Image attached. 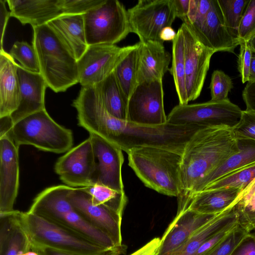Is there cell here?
I'll list each match as a JSON object with an SVG mask.
<instances>
[{"mask_svg": "<svg viewBox=\"0 0 255 255\" xmlns=\"http://www.w3.org/2000/svg\"><path fill=\"white\" fill-rule=\"evenodd\" d=\"M78 61L88 47L83 14H62L47 23Z\"/></svg>", "mask_w": 255, "mask_h": 255, "instance_id": "cb8c5ba5", "label": "cell"}, {"mask_svg": "<svg viewBox=\"0 0 255 255\" xmlns=\"http://www.w3.org/2000/svg\"><path fill=\"white\" fill-rule=\"evenodd\" d=\"M57 223L65 225L89 241L105 248L111 249L118 247L108 234L88 222L75 210L66 214L62 221Z\"/></svg>", "mask_w": 255, "mask_h": 255, "instance_id": "f1b7e54d", "label": "cell"}, {"mask_svg": "<svg viewBox=\"0 0 255 255\" xmlns=\"http://www.w3.org/2000/svg\"><path fill=\"white\" fill-rule=\"evenodd\" d=\"M236 225L223 230L210 237L202 245L195 255H207L208 254Z\"/></svg>", "mask_w": 255, "mask_h": 255, "instance_id": "7bdbcfd3", "label": "cell"}, {"mask_svg": "<svg viewBox=\"0 0 255 255\" xmlns=\"http://www.w3.org/2000/svg\"><path fill=\"white\" fill-rule=\"evenodd\" d=\"M239 39L248 42L255 36V0H250L239 27Z\"/></svg>", "mask_w": 255, "mask_h": 255, "instance_id": "f35d334b", "label": "cell"}, {"mask_svg": "<svg viewBox=\"0 0 255 255\" xmlns=\"http://www.w3.org/2000/svg\"><path fill=\"white\" fill-rule=\"evenodd\" d=\"M191 0H173L176 17L181 20L187 16Z\"/></svg>", "mask_w": 255, "mask_h": 255, "instance_id": "c3c4849f", "label": "cell"}, {"mask_svg": "<svg viewBox=\"0 0 255 255\" xmlns=\"http://www.w3.org/2000/svg\"><path fill=\"white\" fill-rule=\"evenodd\" d=\"M6 0H0V50L3 49V39L6 28V26L10 16V12H9L6 7L5 3Z\"/></svg>", "mask_w": 255, "mask_h": 255, "instance_id": "7dc6e473", "label": "cell"}, {"mask_svg": "<svg viewBox=\"0 0 255 255\" xmlns=\"http://www.w3.org/2000/svg\"><path fill=\"white\" fill-rule=\"evenodd\" d=\"M103 0H58L62 14H84L98 6Z\"/></svg>", "mask_w": 255, "mask_h": 255, "instance_id": "ab89813d", "label": "cell"}, {"mask_svg": "<svg viewBox=\"0 0 255 255\" xmlns=\"http://www.w3.org/2000/svg\"><path fill=\"white\" fill-rule=\"evenodd\" d=\"M172 64L169 71L172 75L180 105L188 104L184 58V41L180 28L172 42Z\"/></svg>", "mask_w": 255, "mask_h": 255, "instance_id": "4dcf8cb0", "label": "cell"}, {"mask_svg": "<svg viewBox=\"0 0 255 255\" xmlns=\"http://www.w3.org/2000/svg\"><path fill=\"white\" fill-rule=\"evenodd\" d=\"M238 223L234 206L215 216L211 220L193 234L173 255H195V253L210 237Z\"/></svg>", "mask_w": 255, "mask_h": 255, "instance_id": "4316f807", "label": "cell"}, {"mask_svg": "<svg viewBox=\"0 0 255 255\" xmlns=\"http://www.w3.org/2000/svg\"><path fill=\"white\" fill-rule=\"evenodd\" d=\"M0 137L6 135L14 124L10 116L0 118Z\"/></svg>", "mask_w": 255, "mask_h": 255, "instance_id": "681fc988", "label": "cell"}, {"mask_svg": "<svg viewBox=\"0 0 255 255\" xmlns=\"http://www.w3.org/2000/svg\"><path fill=\"white\" fill-rule=\"evenodd\" d=\"M216 215L203 214L188 208L177 210L160 239L157 255H173L193 234Z\"/></svg>", "mask_w": 255, "mask_h": 255, "instance_id": "9a60e30c", "label": "cell"}, {"mask_svg": "<svg viewBox=\"0 0 255 255\" xmlns=\"http://www.w3.org/2000/svg\"><path fill=\"white\" fill-rule=\"evenodd\" d=\"M163 96L162 80L138 84L128 101L127 121L148 126L166 124Z\"/></svg>", "mask_w": 255, "mask_h": 255, "instance_id": "30bf717a", "label": "cell"}, {"mask_svg": "<svg viewBox=\"0 0 255 255\" xmlns=\"http://www.w3.org/2000/svg\"><path fill=\"white\" fill-rule=\"evenodd\" d=\"M83 18L88 46L116 45L131 32L128 10L118 0H103Z\"/></svg>", "mask_w": 255, "mask_h": 255, "instance_id": "8992f818", "label": "cell"}, {"mask_svg": "<svg viewBox=\"0 0 255 255\" xmlns=\"http://www.w3.org/2000/svg\"><path fill=\"white\" fill-rule=\"evenodd\" d=\"M32 28V45L47 87L62 92L79 83L77 60L54 31L47 24Z\"/></svg>", "mask_w": 255, "mask_h": 255, "instance_id": "7a4b0ae2", "label": "cell"}, {"mask_svg": "<svg viewBox=\"0 0 255 255\" xmlns=\"http://www.w3.org/2000/svg\"><path fill=\"white\" fill-rule=\"evenodd\" d=\"M17 255H23V254H17Z\"/></svg>", "mask_w": 255, "mask_h": 255, "instance_id": "11a10c76", "label": "cell"}, {"mask_svg": "<svg viewBox=\"0 0 255 255\" xmlns=\"http://www.w3.org/2000/svg\"><path fill=\"white\" fill-rule=\"evenodd\" d=\"M255 179V163L237 170L219 178L207 186L203 190L233 188L243 191Z\"/></svg>", "mask_w": 255, "mask_h": 255, "instance_id": "836d02e7", "label": "cell"}, {"mask_svg": "<svg viewBox=\"0 0 255 255\" xmlns=\"http://www.w3.org/2000/svg\"><path fill=\"white\" fill-rule=\"evenodd\" d=\"M21 212L0 213V255H17L31 250L21 220Z\"/></svg>", "mask_w": 255, "mask_h": 255, "instance_id": "603a6c76", "label": "cell"}, {"mask_svg": "<svg viewBox=\"0 0 255 255\" xmlns=\"http://www.w3.org/2000/svg\"><path fill=\"white\" fill-rule=\"evenodd\" d=\"M128 13L131 32L141 42H161L160 31L171 26L176 17L173 0H139Z\"/></svg>", "mask_w": 255, "mask_h": 255, "instance_id": "ba28073f", "label": "cell"}, {"mask_svg": "<svg viewBox=\"0 0 255 255\" xmlns=\"http://www.w3.org/2000/svg\"><path fill=\"white\" fill-rule=\"evenodd\" d=\"M250 0H217L225 24L231 34L239 39V27Z\"/></svg>", "mask_w": 255, "mask_h": 255, "instance_id": "d6a6232c", "label": "cell"}, {"mask_svg": "<svg viewBox=\"0 0 255 255\" xmlns=\"http://www.w3.org/2000/svg\"><path fill=\"white\" fill-rule=\"evenodd\" d=\"M139 41L119 63L114 70L119 84L128 100L138 84V64Z\"/></svg>", "mask_w": 255, "mask_h": 255, "instance_id": "f546056e", "label": "cell"}, {"mask_svg": "<svg viewBox=\"0 0 255 255\" xmlns=\"http://www.w3.org/2000/svg\"><path fill=\"white\" fill-rule=\"evenodd\" d=\"M242 110L229 99L210 100L202 103L174 107L167 117V123L179 126L200 127L225 126L234 128L238 123Z\"/></svg>", "mask_w": 255, "mask_h": 255, "instance_id": "52a82bcc", "label": "cell"}, {"mask_svg": "<svg viewBox=\"0 0 255 255\" xmlns=\"http://www.w3.org/2000/svg\"><path fill=\"white\" fill-rule=\"evenodd\" d=\"M83 188L90 195L94 204L104 206L123 216L128 202L125 192L118 191L99 184Z\"/></svg>", "mask_w": 255, "mask_h": 255, "instance_id": "1f68e13d", "label": "cell"}, {"mask_svg": "<svg viewBox=\"0 0 255 255\" xmlns=\"http://www.w3.org/2000/svg\"><path fill=\"white\" fill-rule=\"evenodd\" d=\"M20 101L17 109L10 115L13 124L22 119L45 109V93L47 83L40 73L28 71L17 64Z\"/></svg>", "mask_w": 255, "mask_h": 255, "instance_id": "e0dca14e", "label": "cell"}, {"mask_svg": "<svg viewBox=\"0 0 255 255\" xmlns=\"http://www.w3.org/2000/svg\"><path fill=\"white\" fill-rule=\"evenodd\" d=\"M67 199L75 211L88 222L108 234L118 246L122 245V216L115 211L92 203L83 187L72 188Z\"/></svg>", "mask_w": 255, "mask_h": 255, "instance_id": "5bb4252c", "label": "cell"}, {"mask_svg": "<svg viewBox=\"0 0 255 255\" xmlns=\"http://www.w3.org/2000/svg\"><path fill=\"white\" fill-rule=\"evenodd\" d=\"M132 45L98 44L89 46L77 61L78 81L82 87L97 85L112 72Z\"/></svg>", "mask_w": 255, "mask_h": 255, "instance_id": "9c48e42d", "label": "cell"}, {"mask_svg": "<svg viewBox=\"0 0 255 255\" xmlns=\"http://www.w3.org/2000/svg\"><path fill=\"white\" fill-rule=\"evenodd\" d=\"M248 43L252 52L255 53V36L250 39Z\"/></svg>", "mask_w": 255, "mask_h": 255, "instance_id": "f5cc1de1", "label": "cell"}, {"mask_svg": "<svg viewBox=\"0 0 255 255\" xmlns=\"http://www.w3.org/2000/svg\"><path fill=\"white\" fill-rule=\"evenodd\" d=\"M10 16L23 25L41 26L62 15L58 0H6Z\"/></svg>", "mask_w": 255, "mask_h": 255, "instance_id": "ffe728a7", "label": "cell"}, {"mask_svg": "<svg viewBox=\"0 0 255 255\" xmlns=\"http://www.w3.org/2000/svg\"><path fill=\"white\" fill-rule=\"evenodd\" d=\"M138 64V84L146 81L162 80L169 71L172 55L160 41L140 42Z\"/></svg>", "mask_w": 255, "mask_h": 255, "instance_id": "d6986e66", "label": "cell"}, {"mask_svg": "<svg viewBox=\"0 0 255 255\" xmlns=\"http://www.w3.org/2000/svg\"><path fill=\"white\" fill-rule=\"evenodd\" d=\"M23 255H39L37 252L30 251L23 254Z\"/></svg>", "mask_w": 255, "mask_h": 255, "instance_id": "db71d44e", "label": "cell"}, {"mask_svg": "<svg viewBox=\"0 0 255 255\" xmlns=\"http://www.w3.org/2000/svg\"><path fill=\"white\" fill-rule=\"evenodd\" d=\"M96 160L89 137L60 157L54 169L60 179L71 187L92 185Z\"/></svg>", "mask_w": 255, "mask_h": 255, "instance_id": "7c38bea8", "label": "cell"}, {"mask_svg": "<svg viewBox=\"0 0 255 255\" xmlns=\"http://www.w3.org/2000/svg\"><path fill=\"white\" fill-rule=\"evenodd\" d=\"M96 86L108 112L117 119L127 121L128 100L119 84L115 72Z\"/></svg>", "mask_w": 255, "mask_h": 255, "instance_id": "83f0119b", "label": "cell"}, {"mask_svg": "<svg viewBox=\"0 0 255 255\" xmlns=\"http://www.w3.org/2000/svg\"><path fill=\"white\" fill-rule=\"evenodd\" d=\"M233 88L232 80L228 75L221 70L214 71L209 86L211 100L223 101L228 99V93Z\"/></svg>", "mask_w": 255, "mask_h": 255, "instance_id": "8d00e7d4", "label": "cell"}, {"mask_svg": "<svg viewBox=\"0 0 255 255\" xmlns=\"http://www.w3.org/2000/svg\"><path fill=\"white\" fill-rule=\"evenodd\" d=\"M238 151L232 128L214 126L197 130L182 154L177 210L187 208L200 182Z\"/></svg>", "mask_w": 255, "mask_h": 255, "instance_id": "6da1fadb", "label": "cell"}, {"mask_svg": "<svg viewBox=\"0 0 255 255\" xmlns=\"http://www.w3.org/2000/svg\"><path fill=\"white\" fill-rule=\"evenodd\" d=\"M18 149L7 137H0V213L14 210L19 187Z\"/></svg>", "mask_w": 255, "mask_h": 255, "instance_id": "2e32d148", "label": "cell"}, {"mask_svg": "<svg viewBox=\"0 0 255 255\" xmlns=\"http://www.w3.org/2000/svg\"><path fill=\"white\" fill-rule=\"evenodd\" d=\"M242 97L246 110L255 112V82H248L243 91Z\"/></svg>", "mask_w": 255, "mask_h": 255, "instance_id": "f6af8a7d", "label": "cell"}, {"mask_svg": "<svg viewBox=\"0 0 255 255\" xmlns=\"http://www.w3.org/2000/svg\"><path fill=\"white\" fill-rule=\"evenodd\" d=\"M193 34L205 46L215 52L234 53L240 40L234 37L226 27L217 0H212L210 9L198 30Z\"/></svg>", "mask_w": 255, "mask_h": 255, "instance_id": "ac0fdd59", "label": "cell"}, {"mask_svg": "<svg viewBox=\"0 0 255 255\" xmlns=\"http://www.w3.org/2000/svg\"><path fill=\"white\" fill-rule=\"evenodd\" d=\"M160 238H154L130 255H157Z\"/></svg>", "mask_w": 255, "mask_h": 255, "instance_id": "bcb514c9", "label": "cell"}, {"mask_svg": "<svg viewBox=\"0 0 255 255\" xmlns=\"http://www.w3.org/2000/svg\"><path fill=\"white\" fill-rule=\"evenodd\" d=\"M127 247L125 245L117 247L103 255H121L125 254ZM32 251L37 252L39 255H73L57 250L47 247H39Z\"/></svg>", "mask_w": 255, "mask_h": 255, "instance_id": "ee69618b", "label": "cell"}, {"mask_svg": "<svg viewBox=\"0 0 255 255\" xmlns=\"http://www.w3.org/2000/svg\"><path fill=\"white\" fill-rule=\"evenodd\" d=\"M72 188L60 185L46 188L34 199L27 212L61 222L66 214L75 210L67 199Z\"/></svg>", "mask_w": 255, "mask_h": 255, "instance_id": "44dd1931", "label": "cell"}, {"mask_svg": "<svg viewBox=\"0 0 255 255\" xmlns=\"http://www.w3.org/2000/svg\"><path fill=\"white\" fill-rule=\"evenodd\" d=\"M231 255H255V232L246 234Z\"/></svg>", "mask_w": 255, "mask_h": 255, "instance_id": "b9f144b4", "label": "cell"}, {"mask_svg": "<svg viewBox=\"0 0 255 255\" xmlns=\"http://www.w3.org/2000/svg\"><path fill=\"white\" fill-rule=\"evenodd\" d=\"M177 35V33L171 26L163 28L159 33V39L163 43L164 41H173Z\"/></svg>", "mask_w": 255, "mask_h": 255, "instance_id": "f907efd6", "label": "cell"}, {"mask_svg": "<svg viewBox=\"0 0 255 255\" xmlns=\"http://www.w3.org/2000/svg\"><path fill=\"white\" fill-rule=\"evenodd\" d=\"M237 140L239 151L230 156L222 164L204 177L199 183L194 195L219 178L255 163V140L245 138Z\"/></svg>", "mask_w": 255, "mask_h": 255, "instance_id": "484cf974", "label": "cell"}, {"mask_svg": "<svg viewBox=\"0 0 255 255\" xmlns=\"http://www.w3.org/2000/svg\"><path fill=\"white\" fill-rule=\"evenodd\" d=\"M248 233L245 228L238 223L207 255H231L240 242Z\"/></svg>", "mask_w": 255, "mask_h": 255, "instance_id": "d590c367", "label": "cell"}, {"mask_svg": "<svg viewBox=\"0 0 255 255\" xmlns=\"http://www.w3.org/2000/svg\"><path fill=\"white\" fill-rule=\"evenodd\" d=\"M249 82H255V55L252 58Z\"/></svg>", "mask_w": 255, "mask_h": 255, "instance_id": "816d5d0a", "label": "cell"}, {"mask_svg": "<svg viewBox=\"0 0 255 255\" xmlns=\"http://www.w3.org/2000/svg\"><path fill=\"white\" fill-rule=\"evenodd\" d=\"M9 54L19 61L25 69L40 73L37 55L33 45L25 41H15L11 47Z\"/></svg>", "mask_w": 255, "mask_h": 255, "instance_id": "e575fe53", "label": "cell"}, {"mask_svg": "<svg viewBox=\"0 0 255 255\" xmlns=\"http://www.w3.org/2000/svg\"><path fill=\"white\" fill-rule=\"evenodd\" d=\"M240 52L238 58V70L243 83L249 81L253 52L247 41L240 40Z\"/></svg>", "mask_w": 255, "mask_h": 255, "instance_id": "60d3db41", "label": "cell"}, {"mask_svg": "<svg viewBox=\"0 0 255 255\" xmlns=\"http://www.w3.org/2000/svg\"><path fill=\"white\" fill-rule=\"evenodd\" d=\"M242 191L233 188L202 190L192 196L187 208L203 214L218 215L233 208Z\"/></svg>", "mask_w": 255, "mask_h": 255, "instance_id": "d4e9b609", "label": "cell"}, {"mask_svg": "<svg viewBox=\"0 0 255 255\" xmlns=\"http://www.w3.org/2000/svg\"><path fill=\"white\" fill-rule=\"evenodd\" d=\"M21 220L30 240V251L47 247L73 255H103L114 249L97 245L65 225L35 214L21 212Z\"/></svg>", "mask_w": 255, "mask_h": 255, "instance_id": "277c9868", "label": "cell"}, {"mask_svg": "<svg viewBox=\"0 0 255 255\" xmlns=\"http://www.w3.org/2000/svg\"><path fill=\"white\" fill-rule=\"evenodd\" d=\"M17 64L8 53L0 50V118L10 116L20 103Z\"/></svg>", "mask_w": 255, "mask_h": 255, "instance_id": "7402d4cb", "label": "cell"}, {"mask_svg": "<svg viewBox=\"0 0 255 255\" xmlns=\"http://www.w3.org/2000/svg\"><path fill=\"white\" fill-rule=\"evenodd\" d=\"M5 136L18 147L21 145H30L57 153L67 152L73 143L72 131L57 124L45 109L14 124Z\"/></svg>", "mask_w": 255, "mask_h": 255, "instance_id": "5b68a950", "label": "cell"}, {"mask_svg": "<svg viewBox=\"0 0 255 255\" xmlns=\"http://www.w3.org/2000/svg\"><path fill=\"white\" fill-rule=\"evenodd\" d=\"M232 129L236 139L245 138L255 140V112L242 110L238 124Z\"/></svg>", "mask_w": 255, "mask_h": 255, "instance_id": "74e56055", "label": "cell"}, {"mask_svg": "<svg viewBox=\"0 0 255 255\" xmlns=\"http://www.w3.org/2000/svg\"><path fill=\"white\" fill-rule=\"evenodd\" d=\"M127 154L128 165L145 186L167 196H179L182 154L153 146L134 148Z\"/></svg>", "mask_w": 255, "mask_h": 255, "instance_id": "3957f363", "label": "cell"}, {"mask_svg": "<svg viewBox=\"0 0 255 255\" xmlns=\"http://www.w3.org/2000/svg\"><path fill=\"white\" fill-rule=\"evenodd\" d=\"M184 41L186 88L188 102L200 95L209 68L213 50L204 45L187 26L180 27Z\"/></svg>", "mask_w": 255, "mask_h": 255, "instance_id": "8fae6325", "label": "cell"}, {"mask_svg": "<svg viewBox=\"0 0 255 255\" xmlns=\"http://www.w3.org/2000/svg\"><path fill=\"white\" fill-rule=\"evenodd\" d=\"M96 160L92 185L99 184L125 192L122 176L124 161L122 150L109 140L89 133Z\"/></svg>", "mask_w": 255, "mask_h": 255, "instance_id": "4fadbf2b", "label": "cell"}]
</instances>
